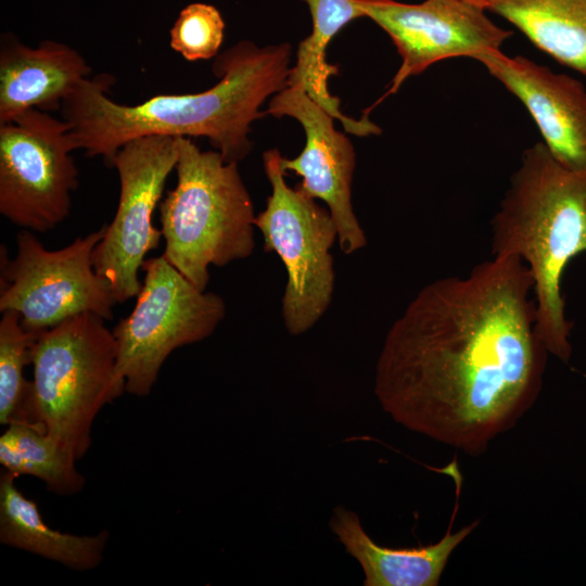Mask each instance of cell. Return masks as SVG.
I'll return each mask as SVG.
<instances>
[{
	"mask_svg": "<svg viewBox=\"0 0 586 586\" xmlns=\"http://www.w3.org/2000/svg\"><path fill=\"white\" fill-rule=\"evenodd\" d=\"M263 158L271 194L254 224L263 235L264 250L276 253L285 267L282 319L290 334L300 335L331 304L335 272L330 250L337 241V228L328 208L288 186L277 149L266 151Z\"/></svg>",
	"mask_w": 586,
	"mask_h": 586,
	"instance_id": "8992f818",
	"label": "cell"
},
{
	"mask_svg": "<svg viewBox=\"0 0 586 586\" xmlns=\"http://www.w3.org/2000/svg\"><path fill=\"white\" fill-rule=\"evenodd\" d=\"M177 154L176 137L153 135L130 140L112 161L119 178V199L113 220L93 250L92 263L95 272L109 281L117 303L139 294V270L163 237L152 218Z\"/></svg>",
	"mask_w": 586,
	"mask_h": 586,
	"instance_id": "30bf717a",
	"label": "cell"
},
{
	"mask_svg": "<svg viewBox=\"0 0 586 586\" xmlns=\"http://www.w3.org/2000/svg\"><path fill=\"white\" fill-rule=\"evenodd\" d=\"M141 269L136 305L112 331L117 372L126 392L140 397L150 394L173 351L208 337L226 315L221 296L199 290L163 255Z\"/></svg>",
	"mask_w": 586,
	"mask_h": 586,
	"instance_id": "52a82bcc",
	"label": "cell"
},
{
	"mask_svg": "<svg viewBox=\"0 0 586 586\" xmlns=\"http://www.w3.org/2000/svg\"><path fill=\"white\" fill-rule=\"evenodd\" d=\"M68 124L31 109L0 125V213L24 229L46 232L69 214L78 169Z\"/></svg>",
	"mask_w": 586,
	"mask_h": 586,
	"instance_id": "9c48e42d",
	"label": "cell"
},
{
	"mask_svg": "<svg viewBox=\"0 0 586 586\" xmlns=\"http://www.w3.org/2000/svg\"><path fill=\"white\" fill-rule=\"evenodd\" d=\"M492 255L518 256L534 280L536 332L549 354L568 364L573 323L561 278L586 253V170L562 166L544 142L526 149L492 221Z\"/></svg>",
	"mask_w": 586,
	"mask_h": 586,
	"instance_id": "3957f363",
	"label": "cell"
},
{
	"mask_svg": "<svg viewBox=\"0 0 586 586\" xmlns=\"http://www.w3.org/2000/svg\"><path fill=\"white\" fill-rule=\"evenodd\" d=\"M224 31L225 22L214 5L191 3L173 25L169 44L187 61L208 60L218 53Z\"/></svg>",
	"mask_w": 586,
	"mask_h": 586,
	"instance_id": "44dd1931",
	"label": "cell"
},
{
	"mask_svg": "<svg viewBox=\"0 0 586 586\" xmlns=\"http://www.w3.org/2000/svg\"><path fill=\"white\" fill-rule=\"evenodd\" d=\"M313 18V31L298 44L295 66L290 69L288 86L300 85L317 104L346 131L356 136L379 135L381 129L367 115L359 119L345 116L340 101L329 92V77L337 68L326 60L330 40L352 20L365 16L356 0H304Z\"/></svg>",
	"mask_w": 586,
	"mask_h": 586,
	"instance_id": "e0dca14e",
	"label": "cell"
},
{
	"mask_svg": "<svg viewBox=\"0 0 586 586\" xmlns=\"http://www.w3.org/2000/svg\"><path fill=\"white\" fill-rule=\"evenodd\" d=\"M74 455L53 437L27 422H12L0 436V463L15 477L31 475L59 496L79 493L85 477Z\"/></svg>",
	"mask_w": 586,
	"mask_h": 586,
	"instance_id": "d6986e66",
	"label": "cell"
},
{
	"mask_svg": "<svg viewBox=\"0 0 586 586\" xmlns=\"http://www.w3.org/2000/svg\"><path fill=\"white\" fill-rule=\"evenodd\" d=\"M446 534L435 544L395 549L378 545L364 530L359 517L336 506L329 527L346 552L361 566L365 586H436L453 551L477 526L479 521Z\"/></svg>",
	"mask_w": 586,
	"mask_h": 586,
	"instance_id": "9a60e30c",
	"label": "cell"
},
{
	"mask_svg": "<svg viewBox=\"0 0 586 586\" xmlns=\"http://www.w3.org/2000/svg\"><path fill=\"white\" fill-rule=\"evenodd\" d=\"M474 60L527 109L551 155L571 170H586V88L522 55L487 50Z\"/></svg>",
	"mask_w": 586,
	"mask_h": 586,
	"instance_id": "4fadbf2b",
	"label": "cell"
},
{
	"mask_svg": "<svg viewBox=\"0 0 586 586\" xmlns=\"http://www.w3.org/2000/svg\"><path fill=\"white\" fill-rule=\"evenodd\" d=\"M486 10L586 77V0H488Z\"/></svg>",
	"mask_w": 586,
	"mask_h": 586,
	"instance_id": "ac0fdd59",
	"label": "cell"
},
{
	"mask_svg": "<svg viewBox=\"0 0 586 586\" xmlns=\"http://www.w3.org/2000/svg\"><path fill=\"white\" fill-rule=\"evenodd\" d=\"M90 73L85 58L65 43L43 40L29 47L11 33L2 34L0 125L31 109L61 110L63 101Z\"/></svg>",
	"mask_w": 586,
	"mask_h": 586,
	"instance_id": "5bb4252c",
	"label": "cell"
},
{
	"mask_svg": "<svg viewBox=\"0 0 586 586\" xmlns=\"http://www.w3.org/2000/svg\"><path fill=\"white\" fill-rule=\"evenodd\" d=\"M40 332L26 330L20 314L5 310L0 320V423L25 422L30 381L24 369L31 365L33 346Z\"/></svg>",
	"mask_w": 586,
	"mask_h": 586,
	"instance_id": "ffe728a7",
	"label": "cell"
},
{
	"mask_svg": "<svg viewBox=\"0 0 586 586\" xmlns=\"http://www.w3.org/2000/svg\"><path fill=\"white\" fill-rule=\"evenodd\" d=\"M364 15L392 39L402 65L381 98L397 92L411 75L449 58H471L500 50L512 36L485 14L484 9L461 0H425L410 4L395 0H356Z\"/></svg>",
	"mask_w": 586,
	"mask_h": 586,
	"instance_id": "8fae6325",
	"label": "cell"
},
{
	"mask_svg": "<svg viewBox=\"0 0 586 586\" xmlns=\"http://www.w3.org/2000/svg\"><path fill=\"white\" fill-rule=\"evenodd\" d=\"M291 47L259 48L241 41L221 53L213 71L219 81L188 94H157L136 105L114 102L107 92L115 79L100 74L84 79L63 101L76 150L102 156L107 166L130 140L144 136L206 137L226 162H239L251 151V124L264 116L260 105L288 87Z\"/></svg>",
	"mask_w": 586,
	"mask_h": 586,
	"instance_id": "7a4b0ae2",
	"label": "cell"
},
{
	"mask_svg": "<svg viewBox=\"0 0 586 586\" xmlns=\"http://www.w3.org/2000/svg\"><path fill=\"white\" fill-rule=\"evenodd\" d=\"M116 343L104 319L84 313L39 333L31 351L34 378L25 422L80 460L101 409L126 392L116 368Z\"/></svg>",
	"mask_w": 586,
	"mask_h": 586,
	"instance_id": "5b68a950",
	"label": "cell"
},
{
	"mask_svg": "<svg viewBox=\"0 0 586 586\" xmlns=\"http://www.w3.org/2000/svg\"><path fill=\"white\" fill-rule=\"evenodd\" d=\"M461 1L480 7L484 10H486L487 3H488V0H461Z\"/></svg>",
	"mask_w": 586,
	"mask_h": 586,
	"instance_id": "7402d4cb",
	"label": "cell"
},
{
	"mask_svg": "<svg viewBox=\"0 0 586 586\" xmlns=\"http://www.w3.org/2000/svg\"><path fill=\"white\" fill-rule=\"evenodd\" d=\"M15 479L7 471L0 477V543L72 570L88 571L99 566L109 532L79 536L50 527L37 504L16 487Z\"/></svg>",
	"mask_w": 586,
	"mask_h": 586,
	"instance_id": "2e32d148",
	"label": "cell"
},
{
	"mask_svg": "<svg viewBox=\"0 0 586 586\" xmlns=\"http://www.w3.org/2000/svg\"><path fill=\"white\" fill-rule=\"evenodd\" d=\"M265 113L291 116L301 123L306 133L305 146L294 158L282 157L281 168L302 178L296 186L302 193L327 204L344 254L362 249L367 238L351 201L355 152L349 139L334 128V118L300 85L277 92Z\"/></svg>",
	"mask_w": 586,
	"mask_h": 586,
	"instance_id": "7c38bea8",
	"label": "cell"
},
{
	"mask_svg": "<svg viewBox=\"0 0 586 586\" xmlns=\"http://www.w3.org/2000/svg\"><path fill=\"white\" fill-rule=\"evenodd\" d=\"M105 227L55 251L47 250L31 230L24 229L17 234L13 259L1 246L0 311H17L22 326L31 332L84 313L112 320L117 301L92 263Z\"/></svg>",
	"mask_w": 586,
	"mask_h": 586,
	"instance_id": "ba28073f",
	"label": "cell"
},
{
	"mask_svg": "<svg viewBox=\"0 0 586 586\" xmlns=\"http://www.w3.org/2000/svg\"><path fill=\"white\" fill-rule=\"evenodd\" d=\"M177 183L160 204L163 256L205 291L211 265L224 267L254 251V206L238 162L177 137Z\"/></svg>",
	"mask_w": 586,
	"mask_h": 586,
	"instance_id": "277c9868",
	"label": "cell"
},
{
	"mask_svg": "<svg viewBox=\"0 0 586 586\" xmlns=\"http://www.w3.org/2000/svg\"><path fill=\"white\" fill-rule=\"evenodd\" d=\"M534 280L518 256L425 284L393 322L374 394L398 424L467 455L485 453L536 402L548 351Z\"/></svg>",
	"mask_w": 586,
	"mask_h": 586,
	"instance_id": "6da1fadb",
	"label": "cell"
}]
</instances>
